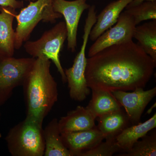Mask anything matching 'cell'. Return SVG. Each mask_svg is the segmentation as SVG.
I'll use <instances>...</instances> for the list:
<instances>
[{
  "label": "cell",
  "mask_w": 156,
  "mask_h": 156,
  "mask_svg": "<svg viewBox=\"0 0 156 156\" xmlns=\"http://www.w3.org/2000/svg\"><path fill=\"white\" fill-rule=\"evenodd\" d=\"M133 38L146 53L156 62V20L136 25Z\"/></svg>",
  "instance_id": "d6986e66"
},
{
  "label": "cell",
  "mask_w": 156,
  "mask_h": 156,
  "mask_svg": "<svg viewBox=\"0 0 156 156\" xmlns=\"http://www.w3.org/2000/svg\"><path fill=\"white\" fill-rule=\"evenodd\" d=\"M105 141H101L95 147L86 151L80 156H112L117 152H122V149L117 144L115 137L108 136Z\"/></svg>",
  "instance_id": "7402d4cb"
},
{
  "label": "cell",
  "mask_w": 156,
  "mask_h": 156,
  "mask_svg": "<svg viewBox=\"0 0 156 156\" xmlns=\"http://www.w3.org/2000/svg\"><path fill=\"white\" fill-rule=\"evenodd\" d=\"M17 13L13 8L0 6V58L14 56L15 33L13 24Z\"/></svg>",
  "instance_id": "7c38bea8"
},
{
  "label": "cell",
  "mask_w": 156,
  "mask_h": 156,
  "mask_svg": "<svg viewBox=\"0 0 156 156\" xmlns=\"http://www.w3.org/2000/svg\"><path fill=\"white\" fill-rule=\"evenodd\" d=\"M133 92L116 90L112 94L122 107L125 109L131 124L140 122L143 112L150 102L156 95V88L148 90L137 88Z\"/></svg>",
  "instance_id": "30bf717a"
},
{
  "label": "cell",
  "mask_w": 156,
  "mask_h": 156,
  "mask_svg": "<svg viewBox=\"0 0 156 156\" xmlns=\"http://www.w3.org/2000/svg\"><path fill=\"white\" fill-rule=\"evenodd\" d=\"M156 107V103H155L152 106V107L151 108L149 109L148 110L147 112V113L148 114H150L151 112L152 111L153 109L154 108Z\"/></svg>",
  "instance_id": "d4e9b609"
},
{
  "label": "cell",
  "mask_w": 156,
  "mask_h": 156,
  "mask_svg": "<svg viewBox=\"0 0 156 156\" xmlns=\"http://www.w3.org/2000/svg\"><path fill=\"white\" fill-rule=\"evenodd\" d=\"M92 96L87 108L98 118L122 108L112 92L102 89H92Z\"/></svg>",
  "instance_id": "e0dca14e"
},
{
  "label": "cell",
  "mask_w": 156,
  "mask_h": 156,
  "mask_svg": "<svg viewBox=\"0 0 156 156\" xmlns=\"http://www.w3.org/2000/svg\"><path fill=\"white\" fill-rule=\"evenodd\" d=\"M1 118H2V114H1V112H0V122L1 121Z\"/></svg>",
  "instance_id": "4316f807"
},
{
  "label": "cell",
  "mask_w": 156,
  "mask_h": 156,
  "mask_svg": "<svg viewBox=\"0 0 156 156\" xmlns=\"http://www.w3.org/2000/svg\"><path fill=\"white\" fill-rule=\"evenodd\" d=\"M22 1H25V2H34V1H36V0H22Z\"/></svg>",
  "instance_id": "484cf974"
},
{
  "label": "cell",
  "mask_w": 156,
  "mask_h": 156,
  "mask_svg": "<svg viewBox=\"0 0 156 156\" xmlns=\"http://www.w3.org/2000/svg\"><path fill=\"white\" fill-rule=\"evenodd\" d=\"M67 37L65 22L60 21L45 31L38 40L27 41L23 45L24 50L32 57L37 58L44 56L53 62L61 76L63 83H66L67 80L59 57Z\"/></svg>",
  "instance_id": "5b68a950"
},
{
  "label": "cell",
  "mask_w": 156,
  "mask_h": 156,
  "mask_svg": "<svg viewBox=\"0 0 156 156\" xmlns=\"http://www.w3.org/2000/svg\"><path fill=\"white\" fill-rule=\"evenodd\" d=\"M96 118L86 107L79 105L58 121L61 133L84 131L95 127Z\"/></svg>",
  "instance_id": "4fadbf2b"
},
{
  "label": "cell",
  "mask_w": 156,
  "mask_h": 156,
  "mask_svg": "<svg viewBox=\"0 0 156 156\" xmlns=\"http://www.w3.org/2000/svg\"><path fill=\"white\" fill-rule=\"evenodd\" d=\"M87 0H53V8L55 12L64 17L67 32V48L72 53L76 51L78 28L80 19L84 11L90 6Z\"/></svg>",
  "instance_id": "9c48e42d"
},
{
  "label": "cell",
  "mask_w": 156,
  "mask_h": 156,
  "mask_svg": "<svg viewBox=\"0 0 156 156\" xmlns=\"http://www.w3.org/2000/svg\"><path fill=\"white\" fill-rule=\"evenodd\" d=\"M119 156H156V133L154 131L150 135L143 136L136 141L130 150L121 152Z\"/></svg>",
  "instance_id": "ffe728a7"
},
{
  "label": "cell",
  "mask_w": 156,
  "mask_h": 156,
  "mask_svg": "<svg viewBox=\"0 0 156 156\" xmlns=\"http://www.w3.org/2000/svg\"><path fill=\"white\" fill-rule=\"evenodd\" d=\"M53 0H36L29 2L28 6L23 8L14 15L17 22L15 30L14 48L18 50L24 42L28 41L31 34L39 23H54L62 15L55 12Z\"/></svg>",
  "instance_id": "277c9868"
},
{
  "label": "cell",
  "mask_w": 156,
  "mask_h": 156,
  "mask_svg": "<svg viewBox=\"0 0 156 156\" xmlns=\"http://www.w3.org/2000/svg\"><path fill=\"white\" fill-rule=\"evenodd\" d=\"M136 25L134 18L126 11L122 12L115 25L105 31L95 41L89 48V57L114 45L132 41Z\"/></svg>",
  "instance_id": "ba28073f"
},
{
  "label": "cell",
  "mask_w": 156,
  "mask_h": 156,
  "mask_svg": "<svg viewBox=\"0 0 156 156\" xmlns=\"http://www.w3.org/2000/svg\"><path fill=\"white\" fill-rule=\"evenodd\" d=\"M36 58H0V106L12 96L15 88L23 86Z\"/></svg>",
  "instance_id": "52a82bcc"
},
{
  "label": "cell",
  "mask_w": 156,
  "mask_h": 156,
  "mask_svg": "<svg viewBox=\"0 0 156 156\" xmlns=\"http://www.w3.org/2000/svg\"><path fill=\"white\" fill-rule=\"evenodd\" d=\"M97 128L105 136L115 137L131 124L125 111L122 108L96 118Z\"/></svg>",
  "instance_id": "2e32d148"
},
{
  "label": "cell",
  "mask_w": 156,
  "mask_h": 156,
  "mask_svg": "<svg viewBox=\"0 0 156 156\" xmlns=\"http://www.w3.org/2000/svg\"><path fill=\"white\" fill-rule=\"evenodd\" d=\"M132 0H117L108 4L97 16L89 37L95 41L101 35L115 24L120 14Z\"/></svg>",
  "instance_id": "5bb4252c"
},
{
  "label": "cell",
  "mask_w": 156,
  "mask_h": 156,
  "mask_svg": "<svg viewBox=\"0 0 156 156\" xmlns=\"http://www.w3.org/2000/svg\"><path fill=\"white\" fill-rule=\"evenodd\" d=\"M0 6L10 7L16 10L23 8L24 3L23 1L18 0H0Z\"/></svg>",
  "instance_id": "603a6c76"
},
{
  "label": "cell",
  "mask_w": 156,
  "mask_h": 156,
  "mask_svg": "<svg viewBox=\"0 0 156 156\" xmlns=\"http://www.w3.org/2000/svg\"><path fill=\"white\" fill-rule=\"evenodd\" d=\"M147 1H156V0H132L131 2L126 6V9L138 5L144 2H147Z\"/></svg>",
  "instance_id": "cb8c5ba5"
},
{
  "label": "cell",
  "mask_w": 156,
  "mask_h": 156,
  "mask_svg": "<svg viewBox=\"0 0 156 156\" xmlns=\"http://www.w3.org/2000/svg\"><path fill=\"white\" fill-rule=\"evenodd\" d=\"M156 127V113L143 123L129 126L115 136L117 144L122 150L128 151L137 140L147 134Z\"/></svg>",
  "instance_id": "9a60e30c"
},
{
  "label": "cell",
  "mask_w": 156,
  "mask_h": 156,
  "mask_svg": "<svg viewBox=\"0 0 156 156\" xmlns=\"http://www.w3.org/2000/svg\"><path fill=\"white\" fill-rule=\"evenodd\" d=\"M125 11L132 16L136 26L144 20H156V1L144 2Z\"/></svg>",
  "instance_id": "44dd1931"
},
{
  "label": "cell",
  "mask_w": 156,
  "mask_h": 156,
  "mask_svg": "<svg viewBox=\"0 0 156 156\" xmlns=\"http://www.w3.org/2000/svg\"><path fill=\"white\" fill-rule=\"evenodd\" d=\"M5 140L12 156H43L45 140L43 126L25 119L9 130Z\"/></svg>",
  "instance_id": "3957f363"
},
{
  "label": "cell",
  "mask_w": 156,
  "mask_h": 156,
  "mask_svg": "<svg viewBox=\"0 0 156 156\" xmlns=\"http://www.w3.org/2000/svg\"><path fill=\"white\" fill-rule=\"evenodd\" d=\"M96 20V11L89 10L85 21L83 44L80 50L76 56L72 67L64 70L69 89L70 97L76 101L85 100L90 93V89L87 85L85 76L87 62L86 50L89 34Z\"/></svg>",
  "instance_id": "8992f818"
},
{
  "label": "cell",
  "mask_w": 156,
  "mask_h": 156,
  "mask_svg": "<svg viewBox=\"0 0 156 156\" xmlns=\"http://www.w3.org/2000/svg\"><path fill=\"white\" fill-rule=\"evenodd\" d=\"M62 143L72 156H80L105 139V136L95 126L84 131L61 133Z\"/></svg>",
  "instance_id": "8fae6325"
},
{
  "label": "cell",
  "mask_w": 156,
  "mask_h": 156,
  "mask_svg": "<svg viewBox=\"0 0 156 156\" xmlns=\"http://www.w3.org/2000/svg\"><path fill=\"white\" fill-rule=\"evenodd\" d=\"M45 156H72L62 143L58 120L53 119L44 129Z\"/></svg>",
  "instance_id": "ac0fdd59"
},
{
  "label": "cell",
  "mask_w": 156,
  "mask_h": 156,
  "mask_svg": "<svg viewBox=\"0 0 156 156\" xmlns=\"http://www.w3.org/2000/svg\"><path fill=\"white\" fill-rule=\"evenodd\" d=\"M51 62L36 58L23 85L25 119L43 126V122L58 100L57 84L50 73Z\"/></svg>",
  "instance_id": "7a4b0ae2"
},
{
  "label": "cell",
  "mask_w": 156,
  "mask_h": 156,
  "mask_svg": "<svg viewBox=\"0 0 156 156\" xmlns=\"http://www.w3.org/2000/svg\"><path fill=\"white\" fill-rule=\"evenodd\" d=\"M156 66V62L132 40L87 58L85 76L91 89L133 91L145 88Z\"/></svg>",
  "instance_id": "6da1fadb"
}]
</instances>
